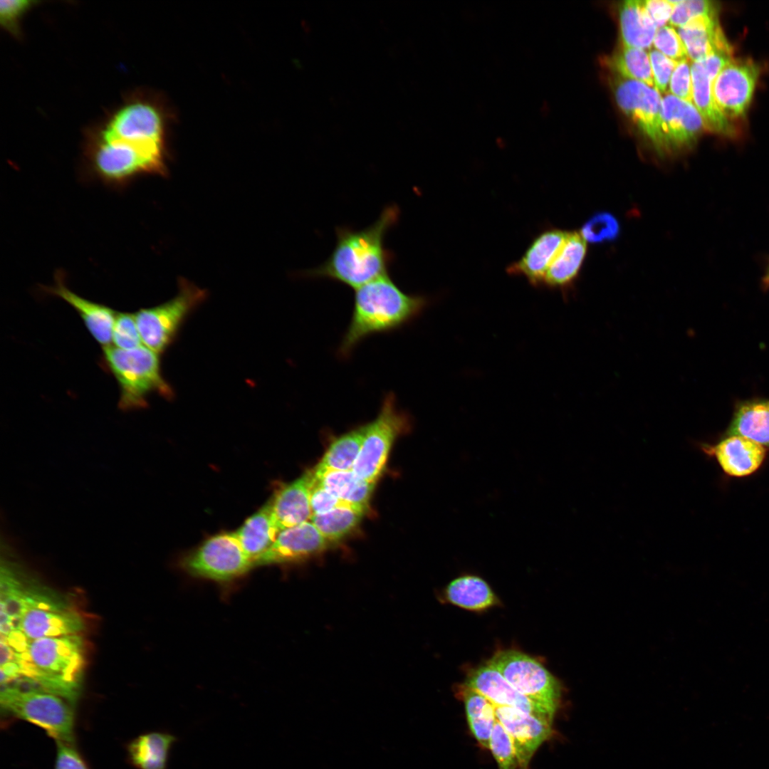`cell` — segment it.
<instances>
[{"label":"cell","mask_w":769,"mask_h":769,"mask_svg":"<svg viewBox=\"0 0 769 769\" xmlns=\"http://www.w3.org/2000/svg\"><path fill=\"white\" fill-rule=\"evenodd\" d=\"M497 720L511 738L520 769H528L540 745L553 734L552 721L510 706H495Z\"/></svg>","instance_id":"14"},{"label":"cell","mask_w":769,"mask_h":769,"mask_svg":"<svg viewBox=\"0 0 769 769\" xmlns=\"http://www.w3.org/2000/svg\"><path fill=\"white\" fill-rule=\"evenodd\" d=\"M702 449L716 458L725 474L733 477L753 474L766 454L765 447L740 436H728L713 446L703 445Z\"/></svg>","instance_id":"18"},{"label":"cell","mask_w":769,"mask_h":769,"mask_svg":"<svg viewBox=\"0 0 769 769\" xmlns=\"http://www.w3.org/2000/svg\"><path fill=\"white\" fill-rule=\"evenodd\" d=\"M726 435L743 436L769 448V400H754L739 404Z\"/></svg>","instance_id":"30"},{"label":"cell","mask_w":769,"mask_h":769,"mask_svg":"<svg viewBox=\"0 0 769 769\" xmlns=\"http://www.w3.org/2000/svg\"><path fill=\"white\" fill-rule=\"evenodd\" d=\"M488 748L499 769H516L518 766L513 741L498 720L493 728Z\"/></svg>","instance_id":"37"},{"label":"cell","mask_w":769,"mask_h":769,"mask_svg":"<svg viewBox=\"0 0 769 769\" xmlns=\"http://www.w3.org/2000/svg\"><path fill=\"white\" fill-rule=\"evenodd\" d=\"M644 4L657 28L670 19L675 6L672 0H647Z\"/></svg>","instance_id":"46"},{"label":"cell","mask_w":769,"mask_h":769,"mask_svg":"<svg viewBox=\"0 0 769 769\" xmlns=\"http://www.w3.org/2000/svg\"><path fill=\"white\" fill-rule=\"evenodd\" d=\"M693 103L700 113L706 128L728 137H736L737 131L721 111L714 99L713 83L716 77L708 73L699 62L691 66Z\"/></svg>","instance_id":"24"},{"label":"cell","mask_w":769,"mask_h":769,"mask_svg":"<svg viewBox=\"0 0 769 769\" xmlns=\"http://www.w3.org/2000/svg\"><path fill=\"white\" fill-rule=\"evenodd\" d=\"M718 15H701L679 27L688 56L694 61L711 54L726 52L733 53V48L718 21Z\"/></svg>","instance_id":"21"},{"label":"cell","mask_w":769,"mask_h":769,"mask_svg":"<svg viewBox=\"0 0 769 769\" xmlns=\"http://www.w3.org/2000/svg\"><path fill=\"white\" fill-rule=\"evenodd\" d=\"M620 226L616 217L609 212H597L582 226L580 234L590 243H602L614 240L619 235Z\"/></svg>","instance_id":"36"},{"label":"cell","mask_w":769,"mask_h":769,"mask_svg":"<svg viewBox=\"0 0 769 769\" xmlns=\"http://www.w3.org/2000/svg\"><path fill=\"white\" fill-rule=\"evenodd\" d=\"M168 120L165 107L159 100L135 93L89 133L131 149L164 156Z\"/></svg>","instance_id":"4"},{"label":"cell","mask_w":769,"mask_h":769,"mask_svg":"<svg viewBox=\"0 0 769 769\" xmlns=\"http://www.w3.org/2000/svg\"><path fill=\"white\" fill-rule=\"evenodd\" d=\"M610 66L623 79L640 81L655 88L649 56L643 49L624 46L612 57Z\"/></svg>","instance_id":"35"},{"label":"cell","mask_w":769,"mask_h":769,"mask_svg":"<svg viewBox=\"0 0 769 769\" xmlns=\"http://www.w3.org/2000/svg\"><path fill=\"white\" fill-rule=\"evenodd\" d=\"M567 235V232L558 229L541 232L533 239L524 254L508 266V273L523 276L531 285L541 286L548 267Z\"/></svg>","instance_id":"20"},{"label":"cell","mask_w":769,"mask_h":769,"mask_svg":"<svg viewBox=\"0 0 769 769\" xmlns=\"http://www.w3.org/2000/svg\"><path fill=\"white\" fill-rule=\"evenodd\" d=\"M365 425L364 439L352 471L359 478L375 483L394 441L409 429L411 420L407 412L398 409L395 394L388 392L375 419Z\"/></svg>","instance_id":"7"},{"label":"cell","mask_w":769,"mask_h":769,"mask_svg":"<svg viewBox=\"0 0 769 769\" xmlns=\"http://www.w3.org/2000/svg\"><path fill=\"white\" fill-rule=\"evenodd\" d=\"M365 513L350 507H338L323 513L312 515L310 521L328 542L336 541L350 533Z\"/></svg>","instance_id":"34"},{"label":"cell","mask_w":769,"mask_h":769,"mask_svg":"<svg viewBox=\"0 0 769 769\" xmlns=\"http://www.w3.org/2000/svg\"><path fill=\"white\" fill-rule=\"evenodd\" d=\"M653 73L655 88L664 93L669 85L671 76L678 64V61L668 58L657 50L649 53Z\"/></svg>","instance_id":"44"},{"label":"cell","mask_w":769,"mask_h":769,"mask_svg":"<svg viewBox=\"0 0 769 769\" xmlns=\"http://www.w3.org/2000/svg\"><path fill=\"white\" fill-rule=\"evenodd\" d=\"M621 80V79H620ZM617 105L659 154L667 152L661 128L659 92L634 80L622 79L615 85Z\"/></svg>","instance_id":"12"},{"label":"cell","mask_w":769,"mask_h":769,"mask_svg":"<svg viewBox=\"0 0 769 769\" xmlns=\"http://www.w3.org/2000/svg\"><path fill=\"white\" fill-rule=\"evenodd\" d=\"M428 303L425 296L404 292L388 273L355 289L352 317L337 355L348 358L363 340L409 323Z\"/></svg>","instance_id":"2"},{"label":"cell","mask_w":769,"mask_h":769,"mask_svg":"<svg viewBox=\"0 0 769 769\" xmlns=\"http://www.w3.org/2000/svg\"><path fill=\"white\" fill-rule=\"evenodd\" d=\"M653 43L657 51L673 60L679 61L688 56L681 37L671 26H664L657 28Z\"/></svg>","instance_id":"41"},{"label":"cell","mask_w":769,"mask_h":769,"mask_svg":"<svg viewBox=\"0 0 769 769\" xmlns=\"http://www.w3.org/2000/svg\"><path fill=\"white\" fill-rule=\"evenodd\" d=\"M669 90L671 95L693 103L691 67L687 58L678 61L670 78Z\"/></svg>","instance_id":"43"},{"label":"cell","mask_w":769,"mask_h":769,"mask_svg":"<svg viewBox=\"0 0 769 769\" xmlns=\"http://www.w3.org/2000/svg\"><path fill=\"white\" fill-rule=\"evenodd\" d=\"M102 364L118 383V407L122 411L147 407V397L152 393L165 399L173 397L172 387L162 376L159 354L145 345L128 350L111 345L103 347Z\"/></svg>","instance_id":"5"},{"label":"cell","mask_w":769,"mask_h":769,"mask_svg":"<svg viewBox=\"0 0 769 769\" xmlns=\"http://www.w3.org/2000/svg\"><path fill=\"white\" fill-rule=\"evenodd\" d=\"M177 741L174 734L164 731L140 734L127 743V759L137 769H167L170 752Z\"/></svg>","instance_id":"26"},{"label":"cell","mask_w":769,"mask_h":769,"mask_svg":"<svg viewBox=\"0 0 769 769\" xmlns=\"http://www.w3.org/2000/svg\"><path fill=\"white\" fill-rule=\"evenodd\" d=\"M488 664L498 670L520 694L557 711L561 686L536 659L520 652L505 650L496 654Z\"/></svg>","instance_id":"11"},{"label":"cell","mask_w":769,"mask_h":769,"mask_svg":"<svg viewBox=\"0 0 769 769\" xmlns=\"http://www.w3.org/2000/svg\"><path fill=\"white\" fill-rule=\"evenodd\" d=\"M85 628L81 615L70 608L30 609L25 612L19 629L30 639L79 634Z\"/></svg>","instance_id":"23"},{"label":"cell","mask_w":769,"mask_h":769,"mask_svg":"<svg viewBox=\"0 0 769 769\" xmlns=\"http://www.w3.org/2000/svg\"><path fill=\"white\" fill-rule=\"evenodd\" d=\"M399 213L397 205L390 204L366 228L338 226L336 244L328 258L303 275L333 280L355 290L387 274L394 255L384 246V238L397 224Z\"/></svg>","instance_id":"1"},{"label":"cell","mask_w":769,"mask_h":769,"mask_svg":"<svg viewBox=\"0 0 769 769\" xmlns=\"http://www.w3.org/2000/svg\"><path fill=\"white\" fill-rule=\"evenodd\" d=\"M763 287L765 288H766V289L769 288V261H768V266L767 267L765 273V275L763 276Z\"/></svg>","instance_id":"47"},{"label":"cell","mask_w":769,"mask_h":769,"mask_svg":"<svg viewBox=\"0 0 769 769\" xmlns=\"http://www.w3.org/2000/svg\"><path fill=\"white\" fill-rule=\"evenodd\" d=\"M205 298V291L182 280L172 299L157 306L142 308L134 315L145 346L162 353L171 344L187 316Z\"/></svg>","instance_id":"9"},{"label":"cell","mask_w":769,"mask_h":769,"mask_svg":"<svg viewBox=\"0 0 769 769\" xmlns=\"http://www.w3.org/2000/svg\"><path fill=\"white\" fill-rule=\"evenodd\" d=\"M63 279L61 274H56L54 286H44L43 290L61 298L72 306L79 314L90 334L103 347L110 346L117 313L108 306L77 295L66 287Z\"/></svg>","instance_id":"19"},{"label":"cell","mask_w":769,"mask_h":769,"mask_svg":"<svg viewBox=\"0 0 769 769\" xmlns=\"http://www.w3.org/2000/svg\"><path fill=\"white\" fill-rule=\"evenodd\" d=\"M622 39L624 47L649 48L657 28L644 1L628 0L619 6Z\"/></svg>","instance_id":"29"},{"label":"cell","mask_w":769,"mask_h":769,"mask_svg":"<svg viewBox=\"0 0 769 769\" xmlns=\"http://www.w3.org/2000/svg\"><path fill=\"white\" fill-rule=\"evenodd\" d=\"M469 728L479 744L488 748L490 738L497 721L495 706L484 696L467 687L462 690Z\"/></svg>","instance_id":"32"},{"label":"cell","mask_w":769,"mask_h":769,"mask_svg":"<svg viewBox=\"0 0 769 769\" xmlns=\"http://www.w3.org/2000/svg\"><path fill=\"white\" fill-rule=\"evenodd\" d=\"M55 741L56 751L53 769H90L75 743Z\"/></svg>","instance_id":"45"},{"label":"cell","mask_w":769,"mask_h":769,"mask_svg":"<svg viewBox=\"0 0 769 769\" xmlns=\"http://www.w3.org/2000/svg\"><path fill=\"white\" fill-rule=\"evenodd\" d=\"M365 432V425H362L335 439L316 468L352 470L360 453Z\"/></svg>","instance_id":"33"},{"label":"cell","mask_w":769,"mask_h":769,"mask_svg":"<svg viewBox=\"0 0 769 769\" xmlns=\"http://www.w3.org/2000/svg\"><path fill=\"white\" fill-rule=\"evenodd\" d=\"M84 155L93 174L113 186L125 185L142 174L165 172L164 157L128 148L90 134L86 137Z\"/></svg>","instance_id":"8"},{"label":"cell","mask_w":769,"mask_h":769,"mask_svg":"<svg viewBox=\"0 0 769 769\" xmlns=\"http://www.w3.org/2000/svg\"><path fill=\"white\" fill-rule=\"evenodd\" d=\"M280 532L269 501L234 533L242 549L256 566L258 559L272 545Z\"/></svg>","instance_id":"27"},{"label":"cell","mask_w":769,"mask_h":769,"mask_svg":"<svg viewBox=\"0 0 769 769\" xmlns=\"http://www.w3.org/2000/svg\"><path fill=\"white\" fill-rule=\"evenodd\" d=\"M18 654L21 679L75 705L80 694L85 663L81 636L33 639L26 652Z\"/></svg>","instance_id":"3"},{"label":"cell","mask_w":769,"mask_h":769,"mask_svg":"<svg viewBox=\"0 0 769 769\" xmlns=\"http://www.w3.org/2000/svg\"><path fill=\"white\" fill-rule=\"evenodd\" d=\"M310 480V507L312 515L320 514L338 507H350L362 511V509L348 504L329 493L314 479L312 471Z\"/></svg>","instance_id":"42"},{"label":"cell","mask_w":769,"mask_h":769,"mask_svg":"<svg viewBox=\"0 0 769 769\" xmlns=\"http://www.w3.org/2000/svg\"><path fill=\"white\" fill-rule=\"evenodd\" d=\"M182 565L192 576L218 582L235 580L254 567L235 533L210 537L184 557Z\"/></svg>","instance_id":"10"},{"label":"cell","mask_w":769,"mask_h":769,"mask_svg":"<svg viewBox=\"0 0 769 769\" xmlns=\"http://www.w3.org/2000/svg\"><path fill=\"white\" fill-rule=\"evenodd\" d=\"M587 251L585 240L580 234L567 232L566 239L548 267L542 285L565 288L577 276Z\"/></svg>","instance_id":"28"},{"label":"cell","mask_w":769,"mask_h":769,"mask_svg":"<svg viewBox=\"0 0 769 769\" xmlns=\"http://www.w3.org/2000/svg\"><path fill=\"white\" fill-rule=\"evenodd\" d=\"M112 340L115 347L122 350H132L142 345L134 314L117 313L113 328Z\"/></svg>","instance_id":"38"},{"label":"cell","mask_w":769,"mask_h":769,"mask_svg":"<svg viewBox=\"0 0 769 769\" xmlns=\"http://www.w3.org/2000/svg\"><path fill=\"white\" fill-rule=\"evenodd\" d=\"M661 119L667 152L690 146L705 127L694 103L671 94L661 100Z\"/></svg>","instance_id":"17"},{"label":"cell","mask_w":769,"mask_h":769,"mask_svg":"<svg viewBox=\"0 0 769 769\" xmlns=\"http://www.w3.org/2000/svg\"><path fill=\"white\" fill-rule=\"evenodd\" d=\"M760 75V68L750 59L729 61L713 83L714 99L728 120L746 115Z\"/></svg>","instance_id":"13"},{"label":"cell","mask_w":769,"mask_h":769,"mask_svg":"<svg viewBox=\"0 0 769 769\" xmlns=\"http://www.w3.org/2000/svg\"><path fill=\"white\" fill-rule=\"evenodd\" d=\"M719 8L718 2L709 0H679L674 6L669 22L680 27L699 16L718 15Z\"/></svg>","instance_id":"39"},{"label":"cell","mask_w":769,"mask_h":769,"mask_svg":"<svg viewBox=\"0 0 769 769\" xmlns=\"http://www.w3.org/2000/svg\"><path fill=\"white\" fill-rule=\"evenodd\" d=\"M445 594L451 603L470 610H483L497 602V598L487 582L471 575L452 580L446 587Z\"/></svg>","instance_id":"31"},{"label":"cell","mask_w":769,"mask_h":769,"mask_svg":"<svg viewBox=\"0 0 769 769\" xmlns=\"http://www.w3.org/2000/svg\"><path fill=\"white\" fill-rule=\"evenodd\" d=\"M312 474L322 487L340 500L367 512L375 483L359 478L352 470L315 468Z\"/></svg>","instance_id":"25"},{"label":"cell","mask_w":769,"mask_h":769,"mask_svg":"<svg viewBox=\"0 0 769 769\" xmlns=\"http://www.w3.org/2000/svg\"><path fill=\"white\" fill-rule=\"evenodd\" d=\"M488 699L495 706H510L552 721L556 711L518 691L491 666H483L469 676L465 684Z\"/></svg>","instance_id":"15"},{"label":"cell","mask_w":769,"mask_h":769,"mask_svg":"<svg viewBox=\"0 0 769 769\" xmlns=\"http://www.w3.org/2000/svg\"><path fill=\"white\" fill-rule=\"evenodd\" d=\"M328 542L311 521L281 530L256 565L300 561L326 549Z\"/></svg>","instance_id":"16"},{"label":"cell","mask_w":769,"mask_h":769,"mask_svg":"<svg viewBox=\"0 0 769 769\" xmlns=\"http://www.w3.org/2000/svg\"><path fill=\"white\" fill-rule=\"evenodd\" d=\"M310 480L311 474L308 471L278 489L270 501L280 531L310 520Z\"/></svg>","instance_id":"22"},{"label":"cell","mask_w":769,"mask_h":769,"mask_svg":"<svg viewBox=\"0 0 769 769\" xmlns=\"http://www.w3.org/2000/svg\"><path fill=\"white\" fill-rule=\"evenodd\" d=\"M38 3L30 0H2L0 1V23L7 32L15 37L21 33V23L24 16Z\"/></svg>","instance_id":"40"},{"label":"cell","mask_w":769,"mask_h":769,"mask_svg":"<svg viewBox=\"0 0 769 769\" xmlns=\"http://www.w3.org/2000/svg\"><path fill=\"white\" fill-rule=\"evenodd\" d=\"M0 702L6 712L40 727L55 741L75 743L74 704L66 699L11 683L1 686Z\"/></svg>","instance_id":"6"}]
</instances>
